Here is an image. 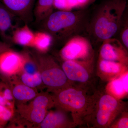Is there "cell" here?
Instances as JSON below:
<instances>
[{
    "mask_svg": "<svg viewBox=\"0 0 128 128\" xmlns=\"http://www.w3.org/2000/svg\"><path fill=\"white\" fill-rule=\"evenodd\" d=\"M18 20L21 21L0 2V36L3 42L12 45V33L19 27Z\"/></svg>",
    "mask_w": 128,
    "mask_h": 128,
    "instance_id": "obj_11",
    "label": "cell"
},
{
    "mask_svg": "<svg viewBox=\"0 0 128 128\" xmlns=\"http://www.w3.org/2000/svg\"><path fill=\"white\" fill-rule=\"evenodd\" d=\"M54 0H38L33 9L34 23L37 24L54 12Z\"/></svg>",
    "mask_w": 128,
    "mask_h": 128,
    "instance_id": "obj_16",
    "label": "cell"
},
{
    "mask_svg": "<svg viewBox=\"0 0 128 128\" xmlns=\"http://www.w3.org/2000/svg\"><path fill=\"white\" fill-rule=\"evenodd\" d=\"M32 53L38 64L44 86L54 92L66 87L68 79L52 56L38 51Z\"/></svg>",
    "mask_w": 128,
    "mask_h": 128,
    "instance_id": "obj_3",
    "label": "cell"
},
{
    "mask_svg": "<svg viewBox=\"0 0 128 128\" xmlns=\"http://www.w3.org/2000/svg\"><path fill=\"white\" fill-rule=\"evenodd\" d=\"M12 46L11 44L6 43L3 41H0V54L6 50L12 49L11 48Z\"/></svg>",
    "mask_w": 128,
    "mask_h": 128,
    "instance_id": "obj_27",
    "label": "cell"
},
{
    "mask_svg": "<svg viewBox=\"0 0 128 128\" xmlns=\"http://www.w3.org/2000/svg\"><path fill=\"white\" fill-rule=\"evenodd\" d=\"M14 100L19 104L27 103L38 95L36 89L29 87L21 82L16 75L7 78Z\"/></svg>",
    "mask_w": 128,
    "mask_h": 128,
    "instance_id": "obj_13",
    "label": "cell"
},
{
    "mask_svg": "<svg viewBox=\"0 0 128 128\" xmlns=\"http://www.w3.org/2000/svg\"><path fill=\"white\" fill-rule=\"evenodd\" d=\"M97 0H76L79 9H86Z\"/></svg>",
    "mask_w": 128,
    "mask_h": 128,
    "instance_id": "obj_24",
    "label": "cell"
},
{
    "mask_svg": "<svg viewBox=\"0 0 128 128\" xmlns=\"http://www.w3.org/2000/svg\"><path fill=\"white\" fill-rule=\"evenodd\" d=\"M94 50L90 40L85 35L72 38L63 46L60 52L64 60L88 61L93 60Z\"/></svg>",
    "mask_w": 128,
    "mask_h": 128,
    "instance_id": "obj_5",
    "label": "cell"
},
{
    "mask_svg": "<svg viewBox=\"0 0 128 128\" xmlns=\"http://www.w3.org/2000/svg\"></svg>",
    "mask_w": 128,
    "mask_h": 128,
    "instance_id": "obj_28",
    "label": "cell"
},
{
    "mask_svg": "<svg viewBox=\"0 0 128 128\" xmlns=\"http://www.w3.org/2000/svg\"><path fill=\"white\" fill-rule=\"evenodd\" d=\"M117 128H128V117L122 118L118 121L116 124Z\"/></svg>",
    "mask_w": 128,
    "mask_h": 128,
    "instance_id": "obj_25",
    "label": "cell"
},
{
    "mask_svg": "<svg viewBox=\"0 0 128 128\" xmlns=\"http://www.w3.org/2000/svg\"><path fill=\"white\" fill-rule=\"evenodd\" d=\"M16 75L21 82L32 88L37 89L44 84L39 71L34 74L21 72Z\"/></svg>",
    "mask_w": 128,
    "mask_h": 128,
    "instance_id": "obj_18",
    "label": "cell"
},
{
    "mask_svg": "<svg viewBox=\"0 0 128 128\" xmlns=\"http://www.w3.org/2000/svg\"><path fill=\"white\" fill-rule=\"evenodd\" d=\"M124 65L120 62L100 59H99L98 63V68L102 72L110 74H116L120 73Z\"/></svg>",
    "mask_w": 128,
    "mask_h": 128,
    "instance_id": "obj_21",
    "label": "cell"
},
{
    "mask_svg": "<svg viewBox=\"0 0 128 128\" xmlns=\"http://www.w3.org/2000/svg\"><path fill=\"white\" fill-rule=\"evenodd\" d=\"M91 12L88 8L76 10H58L36 24L39 31L52 37L53 45H64L78 35L87 36Z\"/></svg>",
    "mask_w": 128,
    "mask_h": 128,
    "instance_id": "obj_1",
    "label": "cell"
},
{
    "mask_svg": "<svg viewBox=\"0 0 128 128\" xmlns=\"http://www.w3.org/2000/svg\"><path fill=\"white\" fill-rule=\"evenodd\" d=\"M18 111L24 121L27 124L38 127L47 114L48 109L40 106L30 101L28 104H18Z\"/></svg>",
    "mask_w": 128,
    "mask_h": 128,
    "instance_id": "obj_12",
    "label": "cell"
},
{
    "mask_svg": "<svg viewBox=\"0 0 128 128\" xmlns=\"http://www.w3.org/2000/svg\"><path fill=\"white\" fill-rule=\"evenodd\" d=\"M53 45L52 37L46 32L38 31L34 32L32 48L41 53H46Z\"/></svg>",
    "mask_w": 128,
    "mask_h": 128,
    "instance_id": "obj_17",
    "label": "cell"
},
{
    "mask_svg": "<svg viewBox=\"0 0 128 128\" xmlns=\"http://www.w3.org/2000/svg\"><path fill=\"white\" fill-rule=\"evenodd\" d=\"M128 0H102L91 12L87 34L92 45L114 38L127 8Z\"/></svg>",
    "mask_w": 128,
    "mask_h": 128,
    "instance_id": "obj_2",
    "label": "cell"
},
{
    "mask_svg": "<svg viewBox=\"0 0 128 128\" xmlns=\"http://www.w3.org/2000/svg\"><path fill=\"white\" fill-rule=\"evenodd\" d=\"M0 105H3L9 108L11 110L14 111V105L6 101L0 93Z\"/></svg>",
    "mask_w": 128,
    "mask_h": 128,
    "instance_id": "obj_26",
    "label": "cell"
},
{
    "mask_svg": "<svg viewBox=\"0 0 128 128\" xmlns=\"http://www.w3.org/2000/svg\"><path fill=\"white\" fill-rule=\"evenodd\" d=\"M68 118L62 109L47 113L43 120L38 128H64L67 127Z\"/></svg>",
    "mask_w": 128,
    "mask_h": 128,
    "instance_id": "obj_14",
    "label": "cell"
},
{
    "mask_svg": "<svg viewBox=\"0 0 128 128\" xmlns=\"http://www.w3.org/2000/svg\"><path fill=\"white\" fill-rule=\"evenodd\" d=\"M127 50L115 38L104 40L100 45V59L120 62L125 64L128 62Z\"/></svg>",
    "mask_w": 128,
    "mask_h": 128,
    "instance_id": "obj_8",
    "label": "cell"
},
{
    "mask_svg": "<svg viewBox=\"0 0 128 128\" xmlns=\"http://www.w3.org/2000/svg\"><path fill=\"white\" fill-rule=\"evenodd\" d=\"M128 8L124 12L118 30L115 36L126 50L128 48ZM114 36V37H115ZM117 39V38H116Z\"/></svg>",
    "mask_w": 128,
    "mask_h": 128,
    "instance_id": "obj_20",
    "label": "cell"
},
{
    "mask_svg": "<svg viewBox=\"0 0 128 128\" xmlns=\"http://www.w3.org/2000/svg\"><path fill=\"white\" fill-rule=\"evenodd\" d=\"M128 73L112 81L110 84V91L117 96L121 97L128 92Z\"/></svg>",
    "mask_w": 128,
    "mask_h": 128,
    "instance_id": "obj_19",
    "label": "cell"
},
{
    "mask_svg": "<svg viewBox=\"0 0 128 128\" xmlns=\"http://www.w3.org/2000/svg\"><path fill=\"white\" fill-rule=\"evenodd\" d=\"M92 60L75 61L63 60L61 67L68 80L85 82L88 81L89 78L86 67L92 63Z\"/></svg>",
    "mask_w": 128,
    "mask_h": 128,
    "instance_id": "obj_10",
    "label": "cell"
},
{
    "mask_svg": "<svg viewBox=\"0 0 128 128\" xmlns=\"http://www.w3.org/2000/svg\"><path fill=\"white\" fill-rule=\"evenodd\" d=\"M14 112L9 108L0 105V128H3L12 119Z\"/></svg>",
    "mask_w": 128,
    "mask_h": 128,
    "instance_id": "obj_22",
    "label": "cell"
},
{
    "mask_svg": "<svg viewBox=\"0 0 128 128\" xmlns=\"http://www.w3.org/2000/svg\"><path fill=\"white\" fill-rule=\"evenodd\" d=\"M54 8L58 10L70 11L67 6L66 0H54Z\"/></svg>",
    "mask_w": 128,
    "mask_h": 128,
    "instance_id": "obj_23",
    "label": "cell"
},
{
    "mask_svg": "<svg viewBox=\"0 0 128 128\" xmlns=\"http://www.w3.org/2000/svg\"><path fill=\"white\" fill-rule=\"evenodd\" d=\"M120 104L118 100L110 95L102 96L98 101L96 115V122L98 126L109 125L118 112L121 107Z\"/></svg>",
    "mask_w": 128,
    "mask_h": 128,
    "instance_id": "obj_6",
    "label": "cell"
},
{
    "mask_svg": "<svg viewBox=\"0 0 128 128\" xmlns=\"http://www.w3.org/2000/svg\"><path fill=\"white\" fill-rule=\"evenodd\" d=\"M34 32L25 24L22 26L18 27L15 30L12 36V44L25 47L32 48Z\"/></svg>",
    "mask_w": 128,
    "mask_h": 128,
    "instance_id": "obj_15",
    "label": "cell"
},
{
    "mask_svg": "<svg viewBox=\"0 0 128 128\" xmlns=\"http://www.w3.org/2000/svg\"><path fill=\"white\" fill-rule=\"evenodd\" d=\"M23 58L21 53L12 49L0 54V75L5 80L16 75L22 68Z\"/></svg>",
    "mask_w": 128,
    "mask_h": 128,
    "instance_id": "obj_7",
    "label": "cell"
},
{
    "mask_svg": "<svg viewBox=\"0 0 128 128\" xmlns=\"http://www.w3.org/2000/svg\"><path fill=\"white\" fill-rule=\"evenodd\" d=\"M54 92V105L62 110L70 111L75 117L82 114L89 107L90 101L82 91L66 87Z\"/></svg>",
    "mask_w": 128,
    "mask_h": 128,
    "instance_id": "obj_4",
    "label": "cell"
},
{
    "mask_svg": "<svg viewBox=\"0 0 128 128\" xmlns=\"http://www.w3.org/2000/svg\"><path fill=\"white\" fill-rule=\"evenodd\" d=\"M36 0H0V2L22 22L29 24L34 20Z\"/></svg>",
    "mask_w": 128,
    "mask_h": 128,
    "instance_id": "obj_9",
    "label": "cell"
}]
</instances>
